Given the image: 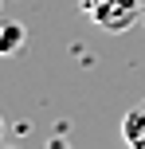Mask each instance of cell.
I'll return each mask as SVG.
<instances>
[{"label":"cell","mask_w":145,"mask_h":149,"mask_svg":"<svg viewBox=\"0 0 145 149\" xmlns=\"http://www.w3.org/2000/svg\"><path fill=\"white\" fill-rule=\"evenodd\" d=\"M83 12L102 31H130L141 16V0H83Z\"/></svg>","instance_id":"obj_1"},{"label":"cell","mask_w":145,"mask_h":149,"mask_svg":"<svg viewBox=\"0 0 145 149\" xmlns=\"http://www.w3.org/2000/svg\"><path fill=\"white\" fill-rule=\"evenodd\" d=\"M24 39H28V31H24L20 20H0V59L20 55L24 51Z\"/></svg>","instance_id":"obj_2"},{"label":"cell","mask_w":145,"mask_h":149,"mask_svg":"<svg viewBox=\"0 0 145 149\" xmlns=\"http://www.w3.org/2000/svg\"><path fill=\"white\" fill-rule=\"evenodd\" d=\"M122 141L130 149H145V106H137L122 118Z\"/></svg>","instance_id":"obj_3"},{"label":"cell","mask_w":145,"mask_h":149,"mask_svg":"<svg viewBox=\"0 0 145 149\" xmlns=\"http://www.w3.org/2000/svg\"><path fill=\"white\" fill-rule=\"evenodd\" d=\"M43 149H71V145H67V141H63V137H51V141H47Z\"/></svg>","instance_id":"obj_4"},{"label":"cell","mask_w":145,"mask_h":149,"mask_svg":"<svg viewBox=\"0 0 145 149\" xmlns=\"http://www.w3.org/2000/svg\"><path fill=\"white\" fill-rule=\"evenodd\" d=\"M0 149H24V145H16V141H0Z\"/></svg>","instance_id":"obj_5"},{"label":"cell","mask_w":145,"mask_h":149,"mask_svg":"<svg viewBox=\"0 0 145 149\" xmlns=\"http://www.w3.org/2000/svg\"><path fill=\"white\" fill-rule=\"evenodd\" d=\"M0 141H4V118H0Z\"/></svg>","instance_id":"obj_6"},{"label":"cell","mask_w":145,"mask_h":149,"mask_svg":"<svg viewBox=\"0 0 145 149\" xmlns=\"http://www.w3.org/2000/svg\"><path fill=\"white\" fill-rule=\"evenodd\" d=\"M0 4H4V0H0Z\"/></svg>","instance_id":"obj_7"}]
</instances>
